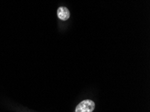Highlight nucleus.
<instances>
[{
	"label": "nucleus",
	"instance_id": "obj_1",
	"mask_svg": "<svg viewBox=\"0 0 150 112\" xmlns=\"http://www.w3.org/2000/svg\"><path fill=\"white\" fill-rule=\"evenodd\" d=\"M95 108L94 102L90 99H86L79 103L76 107V112H92Z\"/></svg>",
	"mask_w": 150,
	"mask_h": 112
},
{
	"label": "nucleus",
	"instance_id": "obj_2",
	"mask_svg": "<svg viewBox=\"0 0 150 112\" xmlns=\"http://www.w3.org/2000/svg\"><path fill=\"white\" fill-rule=\"evenodd\" d=\"M57 16L60 20L65 21L70 17V12L69 10L65 7H60L57 10Z\"/></svg>",
	"mask_w": 150,
	"mask_h": 112
}]
</instances>
